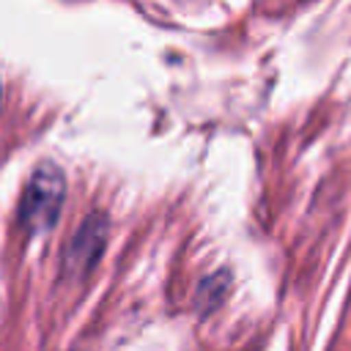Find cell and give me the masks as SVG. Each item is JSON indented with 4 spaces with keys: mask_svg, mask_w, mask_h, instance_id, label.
<instances>
[{
    "mask_svg": "<svg viewBox=\"0 0 351 351\" xmlns=\"http://www.w3.org/2000/svg\"><path fill=\"white\" fill-rule=\"evenodd\" d=\"M63 173L55 165H41L33 178L27 181L22 208H19V222L27 233H41L55 225L60 208H63Z\"/></svg>",
    "mask_w": 351,
    "mask_h": 351,
    "instance_id": "1",
    "label": "cell"
},
{
    "mask_svg": "<svg viewBox=\"0 0 351 351\" xmlns=\"http://www.w3.org/2000/svg\"><path fill=\"white\" fill-rule=\"evenodd\" d=\"M107 241V217L104 214H90L77 233L71 236L66 252H63V271L71 277H82L90 271V266L99 261L101 250Z\"/></svg>",
    "mask_w": 351,
    "mask_h": 351,
    "instance_id": "2",
    "label": "cell"
}]
</instances>
